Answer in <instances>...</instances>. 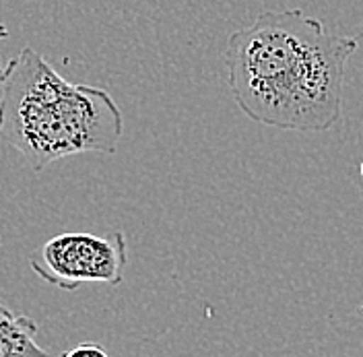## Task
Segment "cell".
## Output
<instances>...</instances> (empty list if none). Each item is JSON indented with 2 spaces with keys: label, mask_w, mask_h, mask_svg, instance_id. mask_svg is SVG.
<instances>
[{
  "label": "cell",
  "mask_w": 363,
  "mask_h": 357,
  "mask_svg": "<svg viewBox=\"0 0 363 357\" xmlns=\"http://www.w3.org/2000/svg\"><path fill=\"white\" fill-rule=\"evenodd\" d=\"M122 133V112L106 89L70 83L29 45L6 62L0 141L33 172L70 155H112Z\"/></svg>",
  "instance_id": "7a4b0ae2"
},
{
  "label": "cell",
  "mask_w": 363,
  "mask_h": 357,
  "mask_svg": "<svg viewBox=\"0 0 363 357\" xmlns=\"http://www.w3.org/2000/svg\"><path fill=\"white\" fill-rule=\"evenodd\" d=\"M359 174H362V180H363V159H362V163H359Z\"/></svg>",
  "instance_id": "ba28073f"
},
{
  "label": "cell",
  "mask_w": 363,
  "mask_h": 357,
  "mask_svg": "<svg viewBox=\"0 0 363 357\" xmlns=\"http://www.w3.org/2000/svg\"><path fill=\"white\" fill-rule=\"evenodd\" d=\"M362 38H363V33H362Z\"/></svg>",
  "instance_id": "9c48e42d"
},
{
  "label": "cell",
  "mask_w": 363,
  "mask_h": 357,
  "mask_svg": "<svg viewBox=\"0 0 363 357\" xmlns=\"http://www.w3.org/2000/svg\"><path fill=\"white\" fill-rule=\"evenodd\" d=\"M38 331L33 318L0 306V357L45 356L48 351L35 341Z\"/></svg>",
  "instance_id": "277c9868"
},
{
  "label": "cell",
  "mask_w": 363,
  "mask_h": 357,
  "mask_svg": "<svg viewBox=\"0 0 363 357\" xmlns=\"http://www.w3.org/2000/svg\"><path fill=\"white\" fill-rule=\"evenodd\" d=\"M11 35V31H9V27L4 25V23H0V40H6Z\"/></svg>",
  "instance_id": "8992f818"
},
{
  "label": "cell",
  "mask_w": 363,
  "mask_h": 357,
  "mask_svg": "<svg viewBox=\"0 0 363 357\" xmlns=\"http://www.w3.org/2000/svg\"><path fill=\"white\" fill-rule=\"evenodd\" d=\"M83 353H89V356H99V357L108 356V353H106L101 347H97V345H93V343H83V345H77V347L68 349L65 356L77 357V356H83Z\"/></svg>",
  "instance_id": "5b68a950"
},
{
  "label": "cell",
  "mask_w": 363,
  "mask_h": 357,
  "mask_svg": "<svg viewBox=\"0 0 363 357\" xmlns=\"http://www.w3.org/2000/svg\"><path fill=\"white\" fill-rule=\"evenodd\" d=\"M4 68H6V62L2 60V56H0V89H2V79H4Z\"/></svg>",
  "instance_id": "52a82bcc"
},
{
  "label": "cell",
  "mask_w": 363,
  "mask_h": 357,
  "mask_svg": "<svg viewBox=\"0 0 363 357\" xmlns=\"http://www.w3.org/2000/svg\"><path fill=\"white\" fill-rule=\"evenodd\" d=\"M357 42L328 31L299 9L260 13L227 40V79L235 106L262 126L330 131L342 116L345 70Z\"/></svg>",
  "instance_id": "6da1fadb"
},
{
  "label": "cell",
  "mask_w": 363,
  "mask_h": 357,
  "mask_svg": "<svg viewBox=\"0 0 363 357\" xmlns=\"http://www.w3.org/2000/svg\"><path fill=\"white\" fill-rule=\"evenodd\" d=\"M29 265L45 283L65 291L83 283L120 285L128 265L126 236L120 229L104 236L60 234L33 252Z\"/></svg>",
  "instance_id": "3957f363"
}]
</instances>
